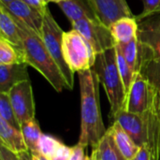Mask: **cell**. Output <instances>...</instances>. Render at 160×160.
<instances>
[{
	"instance_id": "obj_1",
	"label": "cell",
	"mask_w": 160,
	"mask_h": 160,
	"mask_svg": "<svg viewBox=\"0 0 160 160\" xmlns=\"http://www.w3.org/2000/svg\"><path fill=\"white\" fill-rule=\"evenodd\" d=\"M81 91V133L78 144L93 148L105 135L99 102V79L94 68L78 72Z\"/></svg>"
},
{
	"instance_id": "obj_2",
	"label": "cell",
	"mask_w": 160,
	"mask_h": 160,
	"mask_svg": "<svg viewBox=\"0 0 160 160\" xmlns=\"http://www.w3.org/2000/svg\"><path fill=\"white\" fill-rule=\"evenodd\" d=\"M14 19L19 25L22 39L23 62L37 69L56 92L60 93L63 89H68L61 70L47 50L41 36L20 20L15 17Z\"/></svg>"
},
{
	"instance_id": "obj_3",
	"label": "cell",
	"mask_w": 160,
	"mask_h": 160,
	"mask_svg": "<svg viewBox=\"0 0 160 160\" xmlns=\"http://www.w3.org/2000/svg\"><path fill=\"white\" fill-rule=\"evenodd\" d=\"M93 68L105 89L111 105L110 117L113 118L125 109L127 99L126 89L118 70L115 47L98 54Z\"/></svg>"
},
{
	"instance_id": "obj_4",
	"label": "cell",
	"mask_w": 160,
	"mask_h": 160,
	"mask_svg": "<svg viewBox=\"0 0 160 160\" xmlns=\"http://www.w3.org/2000/svg\"><path fill=\"white\" fill-rule=\"evenodd\" d=\"M62 46L64 58L74 73L94 67L97 54L90 43L78 31L71 29L64 32Z\"/></svg>"
},
{
	"instance_id": "obj_5",
	"label": "cell",
	"mask_w": 160,
	"mask_h": 160,
	"mask_svg": "<svg viewBox=\"0 0 160 160\" xmlns=\"http://www.w3.org/2000/svg\"><path fill=\"white\" fill-rule=\"evenodd\" d=\"M63 35L64 31L55 22L50 9L48 8L43 18L41 38L50 54L60 68L61 73L68 85V89L71 90L74 85V72L70 69L64 58L62 46Z\"/></svg>"
},
{
	"instance_id": "obj_6",
	"label": "cell",
	"mask_w": 160,
	"mask_h": 160,
	"mask_svg": "<svg viewBox=\"0 0 160 160\" xmlns=\"http://www.w3.org/2000/svg\"><path fill=\"white\" fill-rule=\"evenodd\" d=\"M135 18L138 22L137 38L142 50V60L150 58L160 62V12Z\"/></svg>"
},
{
	"instance_id": "obj_7",
	"label": "cell",
	"mask_w": 160,
	"mask_h": 160,
	"mask_svg": "<svg viewBox=\"0 0 160 160\" xmlns=\"http://www.w3.org/2000/svg\"><path fill=\"white\" fill-rule=\"evenodd\" d=\"M71 26L90 43L97 55L116 46L109 27L99 20L82 19L72 22Z\"/></svg>"
},
{
	"instance_id": "obj_8",
	"label": "cell",
	"mask_w": 160,
	"mask_h": 160,
	"mask_svg": "<svg viewBox=\"0 0 160 160\" xmlns=\"http://www.w3.org/2000/svg\"><path fill=\"white\" fill-rule=\"evenodd\" d=\"M8 94L20 125L36 118L35 101L30 80L17 83Z\"/></svg>"
},
{
	"instance_id": "obj_9",
	"label": "cell",
	"mask_w": 160,
	"mask_h": 160,
	"mask_svg": "<svg viewBox=\"0 0 160 160\" xmlns=\"http://www.w3.org/2000/svg\"><path fill=\"white\" fill-rule=\"evenodd\" d=\"M150 97V86L142 73L137 72L127 95L125 110L143 116L147 111Z\"/></svg>"
},
{
	"instance_id": "obj_10",
	"label": "cell",
	"mask_w": 160,
	"mask_h": 160,
	"mask_svg": "<svg viewBox=\"0 0 160 160\" xmlns=\"http://www.w3.org/2000/svg\"><path fill=\"white\" fill-rule=\"evenodd\" d=\"M98 18L108 27L123 17H134L127 0H89Z\"/></svg>"
},
{
	"instance_id": "obj_11",
	"label": "cell",
	"mask_w": 160,
	"mask_h": 160,
	"mask_svg": "<svg viewBox=\"0 0 160 160\" xmlns=\"http://www.w3.org/2000/svg\"><path fill=\"white\" fill-rule=\"evenodd\" d=\"M117 121L123 129L130 136L140 147L147 143V133L146 126L143 116L132 113L127 110H121L113 118L112 122Z\"/></svg>"
},
{
	"instance_id": "obj_12",
	"label": "cell",
	"mask_w": 160,
	"mask_h": 160,
	"mask_svg": "<svg viewBox=\"0 0 160 160\" xmlns=\"http://www.w3.org/2000/svg\"><path fill=\"white\" fill-rule=\"evenodd\" d=\"M3 6L11 13L12 16L25 23L37 34L41 36L44 15L31 8L22 0H15L8 5Z\"/></svg>"
},
{
	"instance_id": "obj_13",
	"label": "cell",
	"mask_w": 160,
	"mask_h": 160,
	"mask_svg": "<svg viewBox=\"0 0 160 160\" xmlns=\"http://www.w3.org/2000/svg\"><path fill=\"white\" fill-rule=\"evenodd\" d=\"M26 63L0 65V93H8L19 82L29 81Z\"/></svg>"
},
{
	"instance_id": "obj_14",
	"label": "cell",
	"mask_w": 160,
	"mask_h": 160,
	"mask_svg": "<svg viewBox=\"0 0 160 160\" xmlns=\"http://www.w3.org/2000/svg\"><path fill=\"white\" fill-rule=\"evenodd\" d=\"M0 37L11 43L22 54L23 44L20 34V28L11 13L0 4ZM23 59V56H22Z\"/></svg>"
},
{
	"instance_id": "obj_15",
	"label": "cell",
	"mask_w": 160,
	"mask_h": 160,
	"mask_svg": "<svg viewBox=\"0 0 160 160\" xmlns=\"http://www.w3.org/2000/svg\"><path fill=\"white\" fill-rule=\"evenodd\" d=\"M58 6L71 23L82 19L99 20L89 0H65Z\"/></svg>"
},
{
	"instance_id": "obj_16",
	"label": "cell",
	"mask_w": 160,
	"mask_h": 160,
	"mask_svg": "<svg viewBox=\"0 0 160 160\" xmlns=\"http://www.w3.org/2000/svg\"><path fill=\"white\" fill-rule=\"evenodd\" d=\"M0 145L15 154L29 151L20 129L0 118Z\"/></svg>"
},
{
	"instance_id": "obj_17",
	"label": "cell",
	"mask_w": 160,
	"mask_h": 160,
	"mask_svg": "<svg viewBox=\"0 0 160 160\" xmlns=\"http://www.w3.org/2000/svg\"><path fill=\"white\" fill-rule=\"evenodd\" d=\"M91 158L93 160H128L117 147L109 128L96 147L92 149Z\"/></svg>"
},
{
	"instance_id": "obj_18",
	"label": "cell",
	"mask_w": 160,
	"mask_h": 160,
	"mask_svg": "<svg viewBox=\"0 0 160 160\" xmlns=\"http://www.w3.org/2000/svg\"><path fill=\"white\" fill-rule=\"evenodd\" d=\"M109 29L116 42V45L119 43H127L137 38L138 33V22L134 17H123L115 22H113Z\"/></svg>"
},
{
	"instance_id": "obj_19",
	"label": "cell",
	"mask_w": 160,
	"mask_h": 160,
	"mask_svg": "<svg viewBox=\"0 0 160 160\" xmlns=\"http://www.w3.org/2000/svg\"><path fill=\"white\" fill-rule=\"evenodd\" d=\"M109 129L112 132V135L114 139V142L128 160H132L138 154L140 146L135 143V142L130 138V136L123 129L121 125L117 121L112 122Z\"/></svg>"
},
{
	"instance_id": "obj_20",
	"label": "cell",
	"mask_w": 160,
	"mask_h": 160,
	"mask_svg": "<svg viewBox=\"0 0 160 160\" xmlns=\"http://www.w3.org/2000/svg\"><path fill=\"white\" fill-rule=\"evenodd\" d=\"M116 47L120 50L131 69L137 73L140 71L142 64V50L137 38L127 43H119Z\"/></svg>"
},
{
	"instance_id": "obj_21",
	"label": "cell",
	"mask_w": 160,
	"mask_h": 160,
	"mask_svg": "<svg viewBox=\"0 0 160 160\" xmlns=\"http://www.w3.org/2000/svg\"><path fill=\"white\" fill-rule=\"evenodd\" d=\"M21 131L28 150L30 152L38 151V142L42 136V132L38 120L34 118L22 123L21 125Z\"/></svg>"
},
{
	"instance_id": "obj_22",
	"label": "cell",
	"mask_w": 160,
	"mask_h": 160,
	"mask_svg": "<svg viewBox=\"0 0 160 160\" xmlns=\"http://www.w3.org/2000/svg\"><path fill=\"white\" fill-rule=\"evenodd\" d=\"M139 72L147 80L152 88L160 92V62L150 58L142 59Z\"/></svg>"
},
{
	"instance_id": "obj_23",
	"label": "cell",
	"mask_w": 160,
	"mask_h": 160,
	"mask_svg": "<svg viewBox=\"0 0 160 160\" xmlns=\"http://www.w3.org/2000/svg\"><path fill=\"white\" fill-rule=\"evenodd\" d=\"M24 63L19 51L8 40L0 37V65Z\"/></svg>"
},
{
	"instance_id": "obj_24",
	"label": "cell",
	"mask_w": 160,
	"mask_h": 160,
	"mask_svg": "<svg viewBox=\"0 0 160 160\" xmlns=\"http://www.w3.org/2000/svg\"><path fill=\"white\" fill-rule=\"evenodd\" d=\"M0 118L21 130V125L15 115L8 94L0 93Z\"/></svg>"
},
{
	"instance_id": "obj_25",
	"label": "cell",
	"mask_w": 160,
	"mask_h": 160,
	"mask_svg": "<svg viewBox=\"0 0 160 160\" xmlns=\"http://www.w3.org/2000/svg\"><path fill=\"white\" fill-rule=\"evenodd\" d=\"M115 49H116V58H117L118 70H119L120 76L122 78V81H123V83H124V86L126 89V93L128 95V93L130 89V86L132 84V82L135 78L136 73L131 69V68L129 67V65L126 61V59L123 56L120 50L116 46H115Z\"/></svg>"
},
{
	"instance_id": "obj_26",
	"label": "cell",
	"mask_w": 160,
	"mask_h": 160,
	"mask_svg": "<svg viewBox=\"0 0 160 160\" xmlns=\"http://www.w3.org/2000/svg\"><path fill=\"white\" fill-rule=\"evenodd\" d=\"M63 143L52 136L42 134L38 142V152L47 158H51Z\"/></svg>"
},
{
	"instance_id": "obj_27",
	"label": "cell",
	"mask_w": 160,
	"mask_h": 160,
	"mask_svg": "<svg viewBox=\"0 0 160 160\" xmlns=\"http://www.w3.org/2000/svg\"><path fill=\"white\" fill-rule=\"evenodd\" d=\"M156 12H160V0H143V10L138 16L144 17Z\"/></svg>"
},
{
	"instance_id": "obj_28",
	"label": "cell",
	"mask_w": 160,
	"mask_h": 160,
	"mask_svg": "<svg viewBox=\"0 0 160 160\" xmlns=\"http://www.w3.org/2000/svg\"><path fill=\"white\" fill-rule=\"evenodd\" d=\"M72 155V147H68L64 143L59 147V149L53 154V156L49 160H69Z\"/></svg>"
},
{
	"instance_id": "obj_29",
	"label": "cell",
	"mask_w": 160,
	"mask_h": 160,
	"mask_svg": "<svg viewBox=\"0 0 160 160\" xmlns=\"http://www.w3.org/2000/svg\"><path fill=\"white\" fill-rule=\"evenodd\" d=\"M24 3L29 5L31 8H35L38 12H40L42 15H45L46 10L48 9V3L45 2L44 0H22Z\"/></svg>"
},
{
	"instance_id": "obj_30",
	"label": "cell",
	"mask_w": 160,
	"mask_h": 160,
	"mask_svg": "<svg viewBox=\"0 0 160 160\" xmlns=\"http://www.w3.org/2000/svg\"><path fill=\"white\" fill-rule=\"evenodd\" d=\"M132 160H153L150 148L148 147L147 143L141 146L138 154L135 156V158Z\"/></svg>"
},
{
	"instance_id": "obj_31",
	"label": "cell",
	"mask_w": 160,
	"mask_h": 160,
	"mask_svg": "<svg viewBox=\"0 0 160 160\" xmlns=\"http://www.w3.org/2000/svg\"><path fill=\"white\" fill-rule=\"evenodd\" d=\"M83 146L77 144L72 147V155L70 157L69 160H84L85 158V152H84Z\"/></svg>"
},
{
	"instance_id": "obj_32",
	"label": "cell",
	"mask_w": 160,
	"mask_h": 160,
	"mask_svg": "<svg viewBox=\"0 0 160 160\" xmlns=\"http://www.w3.org/2000/svg\"><path fill=\"white\" fill-rule=\"evenodd\" d=\"M0 160H20L17 154L0 145Z\"/></svg>"
},
{
	"instance_id": "obj_33",
	"label": "cell",
	"mask_w": 160,
	"mask_h": 160,
	"mask_svg": "<svg viewBox=\"0 0 160 160\" xmlns=\"http://www.w3.org/2000/svg\"><path fill=\"white\" fill-rule=\"evenodd\" d=\"M30 153H31V156H32L33 160H49V158H47L45 156H43L38 151H34V152H30Z\"/></svg>"
},
{
	"instance_id": "obj_34",
	"label": "cell",
	"mask_w": 160,
	"mask_h": 160,
	"mask_svg": "<svg viewBox=\"0 0 160 160\" xmlns=\"http://www.w3.org/2000/svg\"><path fill=\"white\" fill-rule=\"evenodd\" d=\"M20 160H33L32 158V156H31V153L29 151H25V152H22V153H19L17 154Z\"/></svg>"
},
{
	"instance_id": "obj_35",
	"label": "cell",
	"mask_w": 160,
	"mask_h": 160,
	"mask_svg": "<svg viewBox=\"0 0 160 160\" xmlns=\"http://www.w3.org/2000/svg\"><path fill=\"white\" fill-rule=\"evenodd\" d=\"M13 1H15V0H0V4H2V5H8V4L11 3V2H13Z\"/></svg>"
},
{
	"instance_id": "obj_36",
	"label": "cell",
	"mask_w": 160,
	"mask_h": 160,
	"mask_svg": "<svg viewBox=\"0 0 160 160\" xmlns=\"http://www.w3.org/2000/svg\"><path fill=\"white\" fill-rule=\"evenodd\" d=\"M63 1H65V0H51V2H54V3H56V4H59V3H61V2H63Z\"/></svg>"
},
{
	"instance_id": "obj_37",
	"label": "cell",
	"mask_w": 160,
	"mask_h": 160,
	"mask_svg": "<svg viewBox=\"0 0 160 160\" xmlns=\"http://www.w3.org/2000/svg\"><path fill=\"white\" fill-rule=\"evenodd\" d=\"M84 160H93V159H92L91 156H90V157H87V156H86V157H85V158H84Z\"/></svg>"
},
{
	"instance_id": "obj_38",
	"label": "cell",
	"mask_w": 160,
	"mask_h": 160,
	"mask_svg": "<svg viewBox=\"0 0 160 160\" xmlns=\"http://www.w3.org/2000/svg\"><path fill=\"white\" fill-rule=\"evenodd\" d=\"M45 2H47V3H49V2H51V0H44Z\"/></svg>"
}]
</instances>
